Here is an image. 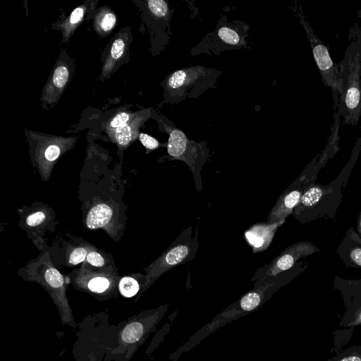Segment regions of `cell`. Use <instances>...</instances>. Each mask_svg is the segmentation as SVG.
<instances>
[{
  "instance_id": "obj_1",
  "label": "cell",
  "mask_w": 361,
  "mask_h": 361,
  "mask_svg": "<svg viewBox=\"0 0 361 361\" xmlns=\"http://www.w3.org/2000/svg\"><path fill=\"white\" fill-rule=\"evenodd\" d=\"M361 149V134L357 140L350 161L331 183L326 185L315 183L314 178L303 179V193L293 214L301 224L317 219H334L336 217L343 197L351 169Z\"/></svg>"
},
{
  "instance_id": "obj_2",
  "label": "cell",
  "mask_w": 361,
  "mask_h": 361,
  "mask_svg": "<svg viewBox=\"0 0 361 361\" xmlns=\"http://www.w3.org/2000/svg\"><path fill=\"white\" fill-rule=\"evenodd\" d=\"M348 39L343 59L338 63L342 94L337 113L343 117V124L356 126L361 112V27L353 25Z\"/></svg>"
},
{
  "instance_id": "obj_3",
  "label": "cell",
  "mask_w": 361,
  "mask_h": 361,
  "mask_svg": "<svg viewBox=\"0 0 361 361\" xmlns=\"http://www.w3.org/2000/svg\"><path fill=\"white\" fill-rule=\"evenodd\" d=\"M221 74V71L202 66L183 68L171 73L164 82L167 102L179 103L187 97H198L215 87Z\"/></svg>"
},
{
  "instance_id": "obj_4",
  "label": "cell",
  "mask_w": 361,
  "mask_h": 361,
  "mask_svg": "<svg viewBox=\"0 0 361 361\" xmlns=\"http://www.w3.org/2000/svg\"><path fill=\"white\" fill-rule=\"evenodd\" d=\"M164 118L160 121L164 131L169 135L166 144L169 157L171 159L183 161L187 164L193 173L197 190H201L200 171L209 157L207 142L189 140L183 130L166 118Z\"/></svg>"
},
{
  "instance_id": "obj_5",
  "label": "cell",
  "mask_w": 361,
  "mask_h": 361,
  "mask_svg": "<svg viewBox=\"0 0 361 361\" xmlns=\"http://www.w3.org/2000/svg\"><path fill=\"white\" fill-rule=\"evenodd\" d=\"M222 17L216 29L209 33L196 48L198 53L211 51L219 54L220 51L239 49L245 47V38L248 36L249 26L244 22H229Z\"/></svg>"
},
{
  "instance_id": "obj_6",
  "label": "cell",
  "mask_w": 361,
  "mask_h": 361,
  "mask_svg": "<svg viewBox=\"0 0 361 361\" xmlns=\"http://www.w3.org/2000/svg\"><path fill=\"white\" fill-rule=\"evenodd\" d=\"M197 247V238H191V228H188L161 256L145 269L147 279L154 281L174 267L191 260Z\"/></svg>"
},
{
  "instance_id": "obj_7",
  "label": "cell",
  "mask_w": 361,
  "mask_h": 361,
  "mask_svg": "<svg viewBox=\"0 0 361 361\" xmlns=\"http://www.w3.org/2000/svg\"><path fill=\"white\" fill-rule=\"evenodd\" d=\"M300 23L303 25L310 44L314 61L317 65L322 82L331 87L335 103L342 94V83L340 77L338 63L331 59L328 48L314 34L308 21L300 12H298Z\"/></svg>"
},
{
  "instance_id": "obj_8",
  "label": "cell",
  "mask_w": 361,
  "mask_h": 361,
  "mask_svg": "<svg viewBox=\"0 0 361 361\" xmlns=\"http://www.w3.org/2000/svg\"><path fill=\"white\" fill-rule=\"evenodd\" d=\"M333 288L340 293L345 306L340 326L353 329L361 325V279H345L336 276Z\"/></svg>"
},
{
  "instance_id": "obj_9",
  "label": "cell",
  "mask_w": 361,
  "mask_h": 361,
  "mask_svg": "<svg viewBox=\"0 0 361 361\" xmlns=\"http://www.w3.org/2000/svg\"><path fill=\"white\" fill-rule=\"evenodd\" d=\"M319 251V248L310 242L301 241L292 244L284 249L267 266L265 276H275L291 269L300 258L308 257Z\"/></svg>"
},
{
  "instance_id": "obj_10",
  "label": "cell",
  "mask_w": 361,
  "mask_h": 361,
  "mask_svg": "<svg viewBox=\"0 0 361 361\" xmlns=\"http://www.w3.org/2000/svg\"><path fill=\"white\" fill-rule=\"evenodd\" d=\"M303 179L300 176L279 197L267 217V223L272 224L285 222L293 213L303 193Z\"/></svg>"
},
{
  "instance_id": "obj_11",
  "label": "cell",
  "mask_w": 361,
  "mask_h": 361,
  "mask_svg": "<svg viewBox=\"0 0 361 361\" xmlns=\"http://www.w3.org/2000/svg\"><path fill=\"white\" fill-rule=\"evenodd\" d=\"M336 253L345 267L361 268V239L353 227L346 231Z\"/></svg>"
},
{
  "instance_id": "obj_12",
  "label": "cell",
  "mask_w": 361,
  "mask_h": 361,
  "mask_svg": "<svg viewBox=\"0 0 361 361\" xmlns=\"http://www.w3.org/2000/svg\"><path fill=\"white\" fill-rule=\"evenodd\" d=\"M283 223L270 224L263 222L250 227L245 233V237L252 247L253 252L265 250L271 243L276 229Z\"/></svg>"
},
{
  "instance_id": "obj_13",
  "label": "cell",
  "mask_w": 361,
  "mask_h": 361,
  "mask_svg": "<svg viewBox=\"0 0 361 361\" xmlns=\"http://www.w3.org/2000/svg\"><path fill=\"white\" fill-rule=\"evenodd\" d=\"M149 109H145L135 114L130 121L122 125L110 135H113V139L118 145L123 147H127L139 135V127L149 118Z\"/></svg>"
},
{
  "instance_id": "obj_14",
  "label": "cell",
  "mask_w": 361,
  "mask_h": 361,
  "mask_svg": "<svg viewBox=\"0 0 361 361\" xmlns=\"http://www.w3.org/2000/svg\"><path fill=\"white\" fill-rule=\"evenodd\" d=\"M69 78V71L64 63H59L54 68L47 82L42 98L45 102H52L59 97Z\"/></svg>"
},
{
  "instance_id": "obj_15",
  "label": "cell",
  "mask_w": 361,
  "mask_h": 361,
  "mask_svg": "<svg viewBox=\"0 0 361 361\" xmlns=\"http://www.w3.org/2000/svg\"><path fill=\"white\" fill-rule=\"evenodd\" d=\"M112 215V209L109 205L98 204L89 211L86 218V226L90 229L102 228L109 222Z\"/></svg>"
},
{
  "instance_id": "obj_16",
  "label": "cell",
  "mask_w": 361,
  "mask_h": 361,
  "mask_svg": "<svg viewBox=\"0 0 361 361\" xmlns=\"http://www.w3.org/2000/svg\"><path fill=\"white\" fill-rule=\"evenodd\" d=\"M126 49V42L123 38L118 37L113 42L109 53L103 66V77L106 76L113 71L116 63L124 55Z\"/></svg>"
},
{
  "instance_id": "obj_17",
  "label": "cell",
  "mask_w": 361,
  "mask_h": 361,
  "mask_svg": "<svg viewBox=\"0 0 361 361\" xmlns=\"http://www.w3.org/2000/svg\"><path fill=\"white\" fill-rule=\"evenodd\" d=\"M86 11L85 5H82L75 8L66 18L61 24V28L63 30L65 39L69 38L74 30L79 25L84 18Z\"/></svg>"
},
{
  "instance_id": "obj_18",
  "label": "cell",
  "mask_w": 361,
  "mask_h": 361,
  "mask_svg": "<svg viewBox=\"0 0 361 361\" xmlns=\"http://www.w3.org/2000/svg\"><path fill=\"white\" fill-rule=\"evenodd\" d=\"M62 140H49L40 149L39 155L41 161L46 164H51L54 162L62 152Z\"/></svg>"
},
{
  "instance_id": "obj_19",
  "label": "cell",
  "mask_w": 361,
  "mask_h": 361,
  "mask_svg": "<svg viewBox=\"0 0 361 361\" xmlns=\"http://www.w3.org/2000/svg\"><path fill=\"white\" fill-rule=\"evenodd\" d=\"M116 17L109 9H103L99 11L95 18L96 29L100 34L109 33L115 26Z\"/></svg>"
},
{
  "instance_id": "obj_20",
  "label": "cell",
  "mask_w": 361,
  "mask_h": 361,
  "mask_svg": "<svg viewBox=\"0 0 361 361\" xmlns=\"http://www.w3.org/2000/svg\"><path fill=\"white\" fill-rule=\"evenodd\" d=\"M42 276L46 283L53 289L63 288V278L61 273L51 266H46L42 269Z\"/></svg>"
},
{
  "instance_id": "obj_21",
  "label": "cell",
  "mask_w": 361,
  "mask_h": 361,
  "mask_svg": "<svg viewBox=\"0 0 361 361\" xmlns=\"http://www.w3.org/2000/svg\"><path fill=\"white\" fill-rule=\"evenodd\" d=\"M327 361H361V345H350Z\"/></svg>"
},
{
  "instance_id": "obj_22",
  "label": "cell",
  "mask_w": 361,
  "mask_h": 361,
  "mask_svg": "<svg viewBox=\"0 0 361 361\" xmlns=\"http://www.w3.org/2000/svg\"><path fill=\"white\" fill-rule=\"evenodd\" d=\"M147 7L150 13L156 18L166 20L170 17L171 11L164 0H149Z\"/></svg>"
},
{
  "instance_id": "obj_23",
  "label": "cell",
  "mask_w": 361,
  "mask_h": 361,
  "mask_svg": "<svg viewBox=\"0 0 361 361\" xmlns=\"http://www.w3.org/2000/svg\"><path fill=\"white\" fill-rule=\"evenodd\" d=\"M143 334V326L140 322L129 324L123 329L121 337L123 341L132 343L137 341Z\"/></svg>"
},
{
  "instance_id": "obj_24",
  "label": "cell",
  "mask_w": 361,
  "mask_h": 361,
  "mask_svg": "<svg viewBox=\"0 0 361 361\" xmlns=\"http://www.w3.org/2000/svg\"><path fill=\"white\" fill-rule=\"evenodd\" d=\"M121 293L126 298L134 296L139 290V284L137 281L130 276L122 278L118 285Z\"/></svg>"
},
{
  "instance_id": "obj_25",
  "label": "cell",
  "mask_w": 361,
  "mask_h": 361,
  "mask_svg": "<svg viewBox=\"0 0 361 361\" xmlns=\"http://www.w3.org/2000/svg\"><path fill=\"white\" fill-rule=\"evenodd\" d=\"M109 285V279L102 275L92 276L87 282L88 288L94 293H102L107 290Z\"/></svg>"
},
{
  "instance_id": "obj_26",
  "label": "cell",
  "mask_w": 361,
  "mask_h": 361,
  "mask_svg": "<svg viewBox=\"0 0 361 361\" xmlns=\"http://www.w3.org/2000/svg\"><path fill=\"white\" fill-rule=\"evenodd\" d=\"M135 114H130L126 111L117 113L107 123V130L110 133L121 127L122 125L130 121Z\"/></svg>"
},
{
  "instance_id": "obj_27",
  "label": "cell",
  "mask_w": 361,
  "mask_h": 361,
  "mask_svg": "<svg viewBox=\"0 0 361 361\" xmlns=\"http://www.w3.org/2000/svg\"><path fill=\"white\" fill-rule=\"evenodd\" d=\"M260 301V294L257 291H251L242 298L240 306L243 310L251 311L259 305Z\"/></svg>"
},
{
  "instance_id": "obj_28",
  "label": "cell",
  "mask_w": 361,
  "mask_h": 361,
  "mask_svg": "<svg viewBox=\"0 0 361 361\" xmlns=\"http://www.w3.org/2000/svg\"><path fill=\"white\" fill-rule=\"evenodd\" d=\"M87 253L85 247H79L73 249L69 255L68 263L71 265H76L84 262Z\"/></svg>"
},
{
  "instance_id": "obj_29",
  "label": "cell",
  "mask_w": 361,
  "mask_h": 361,
  "mask_svg": "<svg viewBox=\"0 0 361 361\" xmlns=\"http://www.w3.org/2000/svg\"><path fill=\"white\" fill-rule=\"evenodd\" d=\"M138 137L143 146L149 150L155 149L161 145L157 139L146 133H140Z\"/></svg>"
},
{
  "instance_id": "obj_30",
  "label": "cell",
  "mask_w": 361,
  "mask_h": 361,
  "mask_svg": "<svg viewBox=\"0 0 361 361\" xmlns=\"http://www.w3.org/2000/svg\"><path fill=\"white\" fill-rule=\"evenodd\" d=\"M46 214L42 211H37L27 216L26 224L30 227L39 226L46 219Z\"/></svg>"
},
{
  "instance_id": "obj_31",
  "label": "cell",
  "mask_w": 361,
  "mask_h": 361,
  "mask_svg": "<svg viewBox=\"0 0 361 361\" xmlns=\"http://www.w3.org/2000/svg\"><path fill=\"white\" fill-rule=\"evenodd\" d=\"M86 261L90 264L96 267H102L105 264V260L103 256L95 251H90L87 253Z\"/></svg>"
},
{
  "instance_id": "obj_32",
  "label": "cell",
  "mask_w": 361,
  "mask_h": 361,
  "mask_svg": "<svg viewBox=\"0 0 361 361\" xmlns=\"http://www.w3.org/2000/svg\"><path fill=\"white\" fill-rule=\"evenodd\" d=\"M357 233L359 235L360 238L361 239V211L358 215L357 221Z\"/></svg>"
},
{
  "instance_id": "obj_33",
  "label": "cell",
  "mask_w": 361,
  "mask_h": 361,
  "mask_svg": "<svg viewBox=\"0 0 361 361\" xmlns=\"http://www.w3.org/2000/svg\"><path fill=\"white\" fill-rule=\"evenodd\" d=\"M360 117H361V112H360Z\"/></svg>"
}]
</instances>
